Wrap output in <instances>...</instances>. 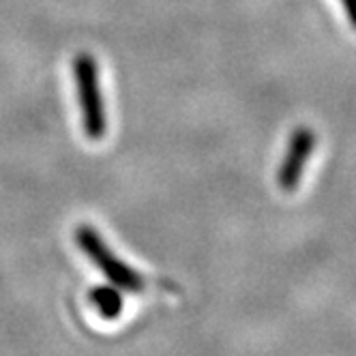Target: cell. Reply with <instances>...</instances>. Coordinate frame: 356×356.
I'll use <instances>...</instances> for the list:
<instances>
[{
  "mask_svg": "<svg viewBox=\"0 0 356 356\" xmlns=\"http://www.w3.org/2000/svg\"><path fill=\"white\" fill-rule=\"evenodd\" d=\"M73 75L78 84V97H80V110H82V124L88 140L99 142L106 138L108 131V116L104 108L99 88V67L95 56L80 54L73 60Z\"/></svg>",
  "mask_w": 356,
  "mask_h": 356,
  "instance_id": "1",
  "label": "cell"
},
{
  "mask_svg": "<svg viewBox=\"0 0 356 356\" xmlns=\"http://www.w3.org/2000/svg\"><path fill=\"white\" fill-rule=\"evenodd\" d=\"M78 245L88 256L90 262L97 264V268L104 273L110 282L124 292H144L148 288V282L127 262L114 256V251L106 245V241L99 236V232L90 225H80L78 227Z\"/></svg>",
  "mask_w": 356,
  "mask_h": 356,
  "instance_id": "2",
  "label": "cell"
},
{
  "mask_svg": "<svg viewBox=\"0 0 356 356\" xmlns=\"http://www.w3.org/2000/svg\"><path fill=\"white\" fill-rule=\"evenodd\" d=\"M318 144V136L309 127H296L290 136L288 152L282 161V168L277 172V187L284 193H294L302 181L305 165H307L309 157L314 155Z\"/></svg>",
  "mask_w": 356,
  "mask_h": 356,
  "instance_id": "3",
  "label": "cell"
},
{
  "mask_svg": "<svg viewBox=\"0 0 356 356\" xmlns=\"http://www.w3.org/2000/svg\"><path fill=\"white\" fill-rule=\"evenodd\" d=\"M90 298H92L95 309H97L101 316H104V318H108V320L116 318V316L122 312V296H120V292L114 290V288H101V290H95Z\"/></svg>",
  "mask_w": 356,
  "mask_h": 356,
  "instance_id": "4",
  "label": "cell"
},
{
  "mask_svg": "<svg viewBox=\"0 0 356 356\" xmlns=\"http://www.w3.org/2000/svg\"><path fill=\"white\" fill-rule=\"evenodd\" d=\"M343 5V11H346V17L350 19V24L356 29V0H339Z\"/></svg>",
  "mask_w": 356,
  "mask_h": 356,
  "instance_id": "5",
  "label": "cell"
}]
</instances>
